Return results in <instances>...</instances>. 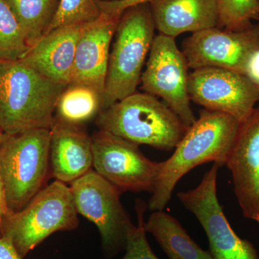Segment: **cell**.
I'll use <instances>...</instances> for the list:
<instances>
[{
	"instance_id": "11",
	"label": "cell",
	"mask_w": 259,
	"mask_h": 259,
	"mask_svg": "<svg viewBox=\"0 0 259 259\" xmlns=\"http://www.w3.org/2000/svg\"><path fill=\"white\" fill-rule=\"evenodd\" d=\"M259 49V23L230 30L215 27L194 32L182 44L189 68H220L245 74L250 58Z\"/></svg>"
},
{
	"instance_id": "9",
	"label": "cell",
	"mask_w": 259,
	"mask_h": 259,
	"mask_svg": "<svg viewBox=\"0 0 259 259\" xmlns=\"http://www.w3.org/2000/svg\"><path fill=\"white\" fill-rule=\"evenodd\" d=\"M220 167L218 163H213L196 188L179 192L177 197L203 228L212 259H259L254 245L233 231L219 203L217 177Z\"/></svg>"
},
{
	"instance_id": "16",
	"label": "cell",
	"mask_w": 259,
	"mask_h": 259,
	"mask_svg": "<svg viewBox=\"0 0 259 259\" xmlns=\"http://www.w3.org/2000/svg\"><path fill=\"white\" fill-rule=\"evenodd\" d=\"M50 134V165L56 180L71 184L93 169L92 137L79 125L54 120Z\"/></svg>"
},
{
	"instance_id": "5",
	"label": "cell",
	"mask_w": 259,
	"mask_h": 259,
	"mask_svg": "<svg viewBox=\"0 0 259 259\" xmlns=\"http://www.w3.org/2000/svg\"><path fill=\"white\" fill-rule=\"evenodd\" d=\"M50 130L5 134L0 146V175L10 212H16L44 188L50 165Z\"/></svg>"
},
{
	"instance_id": "8",
	"label": "cell",
	"mask_w": 259,
	"mask_h": 259,
	"mask_svg": "<svg viewBox=\"0 0 259 259\" xmlns=\"http://www.w3.org/2000/svg\"><path fill=\"white\" fill-rule=\"evenodd\" d=\"M78 214L98 228L102 247L109 254L125 249L131 224L120 201L122 192L94 169L70 184Z\"/></svg>"
},
{
	"instance_id": "17",
	"label": "cell",
	"mask_w": 259,
	"mask_h": 259,
	"mask_svg": "<svg viewBox=\"0 0 259 259\" xmlns=\"http://www.w3.org/2000/svg\"><path fill=\"white\" fill-rule=\"evenodd\" d=\"M149 5L156 30L166 36L218 26V0H153Z\"/></svg>"
},
{
	"instance_id": "28",
	"label": "cell",
	"mask_w": 259,
	"mask_h": 259,
	"mask_svg": "<svg viewBox=\"0 0 259 259\" xmlns=\"http://www.w3.org/2000/svg\"><path fill=\"white\" fill-rule=\"evenodd\" d=\"M8 212H9V209H8V202H7L6 192H5L3 179L0 175V237H1L2 223Z\"/></svg>"
},
{
	"instance_id": "22",
	"label": "cell",
	"mask_w": 259,
	"mask_h": 259,
	"mask_svg": "<svg viewBox=\"0 0 259 259\" xmlns=\"http://www.w3.org/2000/svg\"><path fill=\"white\" fill-rule=\"evenodd\" d=\"M218 28L243 30L259 21V0H218Z\"/></svg>"
},
{
	"instance_id": "24",
	"label": "cell",
	"mask_w": 259,
	"mask_h": 259,
	"mask_svg": "<svg viewBox=\"0 0 259 259\" xmlns=\"http://www.w3.org/2000/svg\"><path fill=\"white\" fill-rule=\"evenodd\" d=\"M146 208L143 201L136 202L139 225H130L126 238L125 254L121 259H159L153 253L146 238L144 226Z\"/></svg>"
},
{
	"instance_id": "18",
	"label": "cell",
	"mask_w": 259,
	"mask_h": 259,
	"mask_svg": "<svg viewBox=\"0 0 259 259\" xmlns=\"http://www.w3.org/2000/svg\"><path fill=\"white\" fill-rule=\"evenodd\" d=\"M144 226L169 259H212L210 252L200 248L176 218L163 210L153 211Z\"/></svg>"
},
{
	"instance_id": "1",
	"label": "cell",
	"mask_w": 259,
	"mask_h": 259,
	"mask_svg": "<svg viewBox=\"0 0 259 259\" xmlns=\"http://www.w3.org/2000/svg\"><path fill=\"white\" fill-rule=\"evenodd\" d=\"M241 122L223 112L204 110L189 127L163 166L148 202L151 211L163 210L177 182L195 167L208 162L226 165Z\"/></svg>"
},
{
	"instance_id": "23",
	"label": "cell",
	"mask_w": 259,
	"mask_h": 259,
	"mask_svg": "<svg viewBox=\"0 0 259 259\" xmlns=\"http://www.w3.org/2000/svg\"><path fill=\"white\" fill-rule=\"evenodd\" d=\"M101 15L99 0H60L47 34L59 27L92 23Z\"/></svg>"
},
{
	"instance_id": "10",
	"label": "cell",
	"mask_w": 259,
	"mask_h": 259,
	"mask_svg": "<svg viewBox=\"0 0 259 259\" xmlns=\"http://www.w3.org/2000/svg\"><path fill=\"white\" fill-rule=\"evenodd\" d=\"M189 69L175 38L158 33L153 40L141 82L145 93L161 98L190 127L197 118L189 96Z\"/></svg>"
},
{
	"instance_id": "4",
	"label": "cell",
	"mask_w": 259,
	"mask_h": 259,
	"mask_svg": "<svg viewBox=\"0 0 259 259\" xmlns=\"http://www.w3.org/2000/svg\"><path fill=\"white\" fill-rule=\"evenodd\" d=\"M155 30L149 4L132 7L121 15L109 57L102 110L137 92Z\"/></svg>"
},
{
	"instance_id": "19",
	"label": "cell",
	"mask_w": 259,
	"mask_h": 259,
	"mask_svg": "<svg viewBox=\"0 0 259 259\" xmlns=\"http://www.w3.org/2000/svg\"><path fill=\"white\" fill-rule=\"evenodd\" d=\"M102 101L103 95L94 87L84 83H69L58 100L54 120L81 125L102 112Z\"/></svg>"
},
{
	"instance_id": "3",
	"label": "cell",
	"mask_w": 259,
	"mask_h": 259,
	"mask_svg": "<svg viewBox=\"0 0 259 259\" xmlns=\"http://www.w3.org/2000/svg\"><path fill=\"white\" fill-rule=\"evenodd\" d=\"M97 125L138 146L168 151L176 148L190 127L157 97L137 92L102 110Z\"/></svg>"
},
{
	"instance_id": "12",
	"label": "cell",
	"mask_w": 259,
	"mask_h": 259,
	"mask_svg": "<svg viewBox=\"0 0 259 259\" xmlns=\"http://www.w3.org/2000/svg\"><path fill=\"white\" fill-rule=\"evenodd\" d=\"M191 101L205 110L223 112L240 122L248 118L259 102V92L245 74L220 68L193 70L189 76Z\"/></svg>"
},
{
	"instance_id": "6",
	"label": "cell",
	"mask_w": 259,
	"mask_h": 259,
	"mask_svg": "<svg viewBox=\"0 0 259 259\" xmlns=\"http://www.w3.org/2000/svg\"><path fill=\"white\" fill-rule=\"evenodd\" d=\"M79 223L70 187L56 180L23 209L8 212L2 223L1 236L10 238L19 254L25 258L53 233L74 231Z\"/></svg>"
},
{
	"instance_id": "25",
	"label": "cell",
	"mask_w": 259,
	"mask_h": 259,
	"mask_svg": "<svg viewBox=\"0 0 259 259\" xmlns=\"http://www.w3.org/2000/svg\"><path fill=\"white\" fill-rule=\"evenodd\" d=\"M153 0H99L102 15L111 18H120L128 8L136 5L149 4Z\"/></svg>"
},
{
	"instance_id": "27",
	"label": "cell",
	"mask_w": 259,
	"mask_h": 259,
	"mask_svg": "<svg viewBox=\"0 0 259 259\" xmlns=\"http://www.w3.org/2000/svg\"><path fill=\"white\" fill-rule=\"evenodd\" d=\"M245 75L249 78L259 92V49L250 58Z\"/></svg>"
},
{
	"instance_id": "29",
	"label": "cell",
	"mask_w": 259,
	"mask_h": 259,
	"mask_svg": "<svg viewBox=\"0 0 259 259\" xmlns=\"http://www.w3.org/2000/svg\"><path fill=\"white\" fill-rule=\"evenodd\" d=\"M4 133H3L1 128H0V146H1L2 142H3V139H4Z\"/></svg>"
},
{
	"instance_id": "15",
	"label": "cell",
	"mask_w": 259,
	"mask_h": 259,
	"mask_svg": "<svg viewBox=\"0 0 259 259\" xmlns=\"http://www.w3.org/2000/svg\"><path fill=\"white\" fill-rule=\"evenodd\" d=\"M87 24L66 25L51 30L20 61L51 81L69 84L76 47Z\"/></svg>"
},
{
	"instance_id": "20",
	"label": "cell",
	"mask_w": 259,
	"mask_h": 259,
	"mask_svg": "<svg viewBox=\"0 0 259 259\" xmlns=\"http://www.w3.org/2000/svg\"><path fill=\"white\" fill-rule=\"evenodd\" d=\"M23 29L30 49L47 34L60 0H6Z\"/></svg>"
},
{
	"instance_id": "21",
	"label": "cell",
	"mask_w": 259,
	"mask_h": 259,
	"mask_svg": "<svg viewBox=\"0 0 259 259\" xmlns=\"http://www.w3.org/2000/svg\"><path fill=\"white\" fill-rule=\"evenodd\" d=\"M30 49L10 5L6 0H0V60H21Z\"/></svg>"
},
{
	"instance_id": "7",
	"label": "cell",
	"mask_w": 259,
	"mask_h": 259,
	"mask_svg": "<svg viewBox=\"0 0 259 259\" xmlns=\"http://www.w3.org/2000/svg\"><path fill=\"white\" fill-rule=\"evenodd\" d=\"M93 168L121 192L152 193L163 161L149 159L138 145L107 132L94 134Z\"/></svg>"
},
{
	"instance_id": "13",
	"label": "cell",
	"mask_w": 259,
	"mask_h": 259,
	"mask_svg": "<svg viewBox=\"0 0 259 259\" xmlns=\"http://www.w3.org/2000/svg\"><path fill=\"white\" fill-rule=\"evenodd\" d=\"M226 166L243 216L259 224V106L240 124Z\"/></svg>"
},
{
	"instance_id": "2",
	"label": "cell",
	"mask_w": 259,
	"mask_h": 259,
	"mask_svg": "<svg viewBox=\"0 0 259 259\" xmlns=\"http://www.w3.org/2000/svg\"><path fill=\"white\" fill-rule=\"evenodd\" d=\"M66 86L20 60H0V128L7 135L50 130L56 104Z\"/></svg>"
},
{
	"instance_id": "14",
	"label": "cell",
	"mask_w": 259,
	"mask_h": 259,
	"mask_svg": "<svg viewBox=\"0 0 259 259\" xmlns=\"http://www.w3.org/2000/svg\"><path fill=\"white\" fill-rule=\"evenodd\" d=\"M120 19L102 14L95 21L87 24L76 47L69 83L90 85L104 95L110 45Z\"/></svg>"
},
{
	"instance_id": "26",
	"label": "cell",
	"mask_w": 259,
	"mask_h": 259,
	"mask_svg": "<svg viewBox=\"0 0 259 259\" xmlns=\"http://www.w3.org/2000/svg\"><path fill=\"white\" fill-rule=\"evenodd\" d=\"M0 259H23L11 239L7 236L0 237Z\"/></svg>"
}]
</instances>
